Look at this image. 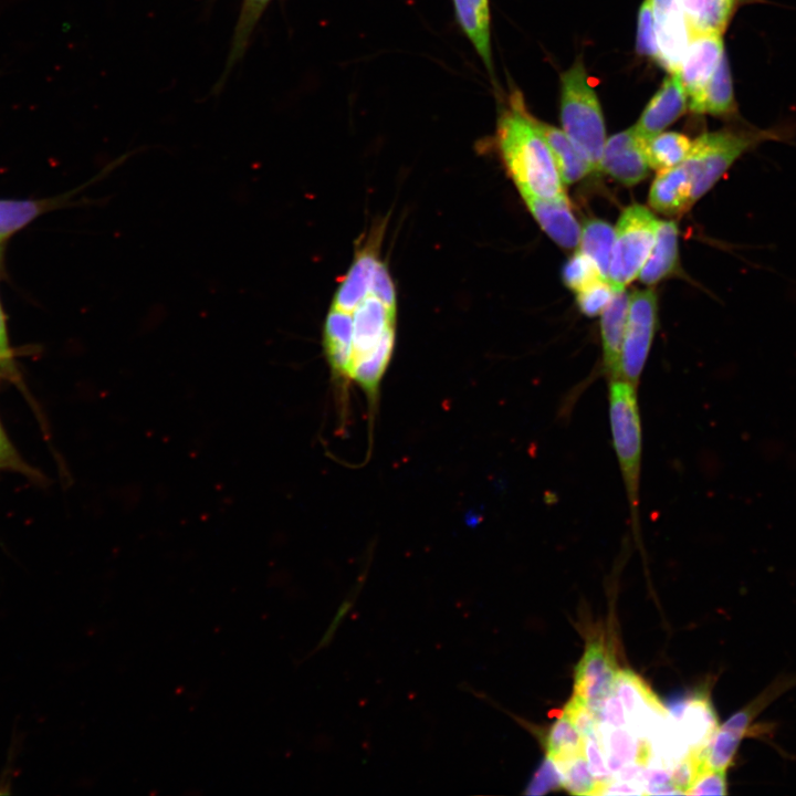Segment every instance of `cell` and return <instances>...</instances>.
Instances as JSON below:
<instances>
[{"mask_svg": "<svg viewBox=\"0 0 796 796\" xmlns=\"http://www.w3.org/2000/svg\"><path fill=\"white\" fill-rule=\"evenodd\" d=\"M270 1L271 0H243L233 33L227 70L243 55L251 33Z\"/></svg>", "mask_w": 796, "mask_h": 796, "instance_id": "26", "label": "cell"}, {"mask_svg": "<svg viewBox=\"0 0 796 796\" xmlns=\"http://www.w3.org/2000/svg\"><path fill=\"white\" fill-rule=\"evenodd\" d=\"M397 293L378 244L359 248L339 282L323 326V348L336 385L353 380L369 405L378 399L396 341Z\"/></svg>", "mask_w": 796, "mask_h": 796, "instance_id": "1", "label": "cell"}, {"mask_svg": "<svg viewBox=\"0 0 796 796\" xmlns=\"http://www.w3.org/2000/svg\"><path fill=\"white\" fill-rule=\"evenodd\" d=\"M688 94L678 73H669L633 126L637 136L647 140L663 132L688 109Z\"/></svg>", "mask_w": 796, "mask_h": 796, "instance_id": "13", "label": "cell"}, {"mask_svg": "<svg viewBox=\"0 0 796 796\" xmlns=\"http://www.w3.org/2000/svg\"><path fill=\"white\" fill-rule=\"evenodd\" d=\"M786 137L788 132L781 127L724 128L700 135L692 140L682 161L691 176L693 202L702 198L742 155L764 142Z\"/></svg>", "mask_w": 796, "mask_h": 796, "instance_id": "4", "label": "cell"}, {"mask_svg": "<svg viewBox=\"0 0 796 796\" xmlns=\"http://www.w3.org/2000/svg\"><path fill=\"white\" fill-rule=\"evenodd\" d=\"M0 381H7L27 396L29 402L32 404V398L29 396L25 389L24 381L21 378L17 363L14 360V354L10 345L9 334L7 329L6 316L0 304Z\"/></svg>", "mask_w": 796, "mask_h": 796, "instance_id": "30", "label": "cell"}, {"mask_svg": "<svg viewBox=\"0 0 796 796\" xmlns=\"http://www.w3.org/2000/svg\"><path fill=\"white\" fill-rule=\"evenodd\" d=\"M530 119L548 144L564 184H574L593 172L563 129L537 119L531 113Z\"/></svg>", "mask_w": 796, "mask_h": 796, "instance_id": "19", "label": "cell"}, {"mask_svg": "<svg viewBox=\"0 0 796 796\" xmlns=\"http://www.w3.org/2000/svg\"><path fill=\"white\" fill-rule=\"evenodd\" d=\"M460 27L493 74L489 0H453Z\"/></svg>", "mask_w": 796, "mask_h": 796, "instance_id": "20", "label": "cell"}, {"mask_svg": "<svg viewBox=\"0 0 796 796\" xmlns=\"http://www.w3.org/2000/svg\"><path fill=\"white\" fill-rule=\"evenodd\" d=\"M53 206V200L0 199V243Z\"/></svg>", "mask_w": 796, "mask_h": 796, "instance_id": "25", "label": "cell"}, {"mask_svg": "<svg viewBox=\"0 0 796 796\" xmlns=\"http://www.w3.org/2000/svg\"><path fill=\"white\" fill-rule=\"evenodd\" d=\"M649 203L667 217H680L690 209L694 203L692 180L683 163L658 171L649 191Z\"/></svg>", "mask_w": 796, "mask_h": 796, "instance_id": "15", "label": "cell"}, {"mask_svg": "<svg viewBox=\"0 0 796 796\" xmlns=\"http://www.w3.org/2000/svg\"><path fill=\"white\" fill-rule=\"evenodd\" d=\"M692 140L680 133L661 132L642 140L648 165L658 171L680 165L687 157Z\"/></svg>", "mask_w": 796, "mask_h": 796, "instance_id": "23", "label": "cell"}, {"mask_svg": "<svg viewBox=\"0 0 796 796\" xmlns=\"http://www.w3.org/2000/svg\"><path fill=\"white\" fill-rule=\"evenodd\" d=\"M562 786L575 795H601L605 784L590 773L585 754H580L561 767Z\"/></svg>", "mask_w": 796, "mask_h": 796, "instance_id": "27", "label": "cell"}, {"mask_svg": "<svg viewBox=\"0 0 796 796\" xmlns=\"http://www.w3.org/2000/svg\"><path fill=\"white\" fill-rule=\"evenodd\" d=\"M649 168L642 140L637 136L633 126L606 140L600 170L619 184H639L647 177Z\"/></svg>", "mask_w": 796, "mask_h": 796, "instance_id": "12", "label": "cell"}, {"mask_svg": "<svg viewBox=\"0 0 796 796\" xmlns=\"http://www.w3.org/2000/svg\"><path fill=\"white\" fill-rule=\"evenodd\" d=\"M687 795H724L726 794L725 772L703 767L691 787L687 790Z\"/></svg>", "mask_w": 796, "mask_h": 796, "instance_id": "36", "label": "cell"}, {"mask_svg": "<svg viewBox=\"0 0 796 796\" xmlns=\"http://www.w3.org/2000/svg\"><path fill=\"white\" fill-rule=\"evenodd\" d=\"M564 714L584 737L597 735L599 726L598 716L579 696L573 695L565 705Z\"/></svg>", "mask_w": 796, "mask_h": 796, "instance_id": "33", "label": "cell"}, {"mask_svg": "<svg viewBox=\"0 0 796 796\" xmlns=\"http://www.w3.org/2000/svg\"><path fill=\"white\" fill-rule=\"evenodd\" d=\"M618 672L614 656L601 643H589L575 668L574 694L583 699L597 714L603 701L614 693Z\"/></svg>", "mask_w": 796, "mask_h": 796, "instance_id": "10", "label": "cell"}, {"mask_svg": "<svg viewBox=\"0 0 796 796\" xmlns=\"http://www.w3.org/2000/svg\"><path fill=\"white\" fill-rule=\"evenodd\" d=\"M658 302L651 290L630 294L621 349L620 378L637 386L646 365L657 327Z\"/></svg>", "mask_w": 796, "mask_h": 796, "instance_id": "7", "label": "cell"}, {"mask_svg": "<svg viewBox=\"0 0 796 796\" xmlns=\"http://www.w3.org/2000/svg\"><path fill=\"white\" fill-rule=\"evenodd\" d=\"M0 471L20 474L29 481L43 485L44 474L30 464L10 439L0 419Z\"/></svg>", "mask_w": 796, "mask_h": 796, "instance_id": "28", "label": "cell"}, {"mask_svg": "<svg viewBox=\"0 0 796 796\" xmlns=\"http://www.w3.org/2000/svg\"><path fill=\"white\" fill-rule=\"evenodd\" d=\"M724 54L723 33L700 31L691 34L678 74L692 113L695 114L699 108L704 90Z\"/></svg>", "mask_w": 796, "mask_h": 796, "instance_id": "8", "label": "cell"}, {"mask_svg": "<svg viewBox=\"0 0 796 796\" xmlns=\"http://www.w3.org/2000/svg\"><path fill=\"white\" fill-rule=\"evenodd\" d=\"M615 229L600 219L587 220L580 228L579 251L589 256L608 281Z\"/></svg>", "mask_w": 796, "mask_h": 796, "instance_id": "22", "label": "cell"}, {"mask_svg": "<svg viewBox=\"0 0 796 796\" xmlns=\"http://www.w3.org/2000/svg\"><path fill=\"white\" fill-rule=\"evenodd\" d=\"M742 0H706L705 31L724 33Z\"/></svg>", "mask_w": 796, "mask_h": 796, "instance_id": "35", "label": "cell"}, {"mask_svg": "<svg viewBox=\"0 0 796 796\" xmlns=\"http://www.w3.org/2000/svg\"><path fill=\"white\" fill-rule=\"evenodd\" d=\"M658 220L646 207L632 205L624 210L615 228L608 282L620 292L633 281L648 259L656 240Z\"/></svg>", "mask_w": 796, "mask_h": 796, "instance_id": "6", "label": "cell"}, {"mask_svg": "<svg viewBox=\"0 0 796 796\" xmlns=\"http://www.w3.org/2000/svg\"><path fill=\"white\" fill-rule=\"evenodd\" d=\"M546 746L547 756L561 767L574 757L585 754V737L563 714L551 727Z\"/></svg>", "mask_w": 796, "mask_h": 796, "instance_id": "24", "label": "cell"}, {"mask_svg": "<svg viewBox=\"0 0 796 796\" xmlns=\"http://www.w3.org/2000/svg\"><path fill=\"white\" fill-rule=\"evenodd\" d=\"M684 14L690 35L705 31L706 0H678Z\"/></svg>", "mask_w": 796, "mask_h": 796, "instance_id": "38", "label": "cell"}, {"mask_svg": "<svg viewBox=\"0 0 796 796\" xmlns=\"http://www.w3.org/2000/svg\"><path fill=\"white\" fill-rule=\"evenodd\" d=\"M0 262H1V253H0Z\"/></svg>", "mask_w": 796, "mask_h": 796, "instance_id": "41", "label": "cell"}, {"mask_svg": "<svg viewBox=\"0 0 796 796\" xmlns=\"http://www.w3.org/2000/svg\"><path fill=\"white\" fill-rule=\"evenodd\" d=\"M658 63L669 73H679L690 31L678 0H651Z\"/></svg>", "mask_w": 796, "mask_h": 796, "instance_id": "11", "label": "cell"}, {"mask_svg": "<svg viewBox=\"0 0 796 796\" xmlns=\"http://www.w3.org/2000/svg\"><path fill=\"white\" fill-rule=\"evenodd\" d=\"M695 114H708L724 118L737 115L731 69L726 54L722 56L709 81Z\"/></svg>", "mask_w": 796, "mask_h": 796, "instance_id": "21", "label": "cell"}, {"mask_svg": "<svg viewBox=\"0 0 796 796\" xmlns=\"http://www.w3.org/2000/svg\"><path fill=\"white\" fill-rule=\"evenodd\" d=\"M603 279L594 261L580 252H575L563 269V280L567 287L578 292Z\"/></svg>", "mask_w": 796, "mask_h": 796, "instance_id": "29", "label": "cell"}, {"mask_svg": "<svg viewBox=\"0 0 796 796\" xmlns=\"http://www.w3.org/2000/svg\"><path fill=\"white\" fill-rule=\"evenodd\" d=\"M559 111L563 132L593 172H600L605 122L598 96L579 57L561 75Z\"/></svg>", "mask_w": 796, "mask_h": 796, "instance_id": "3", "label": "cell"}, {"mask_svg": "<svg viewBox=\"0 0 796 796\" xmlns=\"http://www.w3.org/2000/svg\"><path fill=\"white\" fill-rule=\"evenodd\" d=\"M678 722L689 750H703L719 726L713 705L704 693L684 700Z\"/></svg>", "mask_w": 796, "mask_h": 796, "instance_id": "18", "label": "cell"}, {"mask_svg": "<svg viewBox=\"0 0 796 796\" xmlns=\"http://www.w3.org/2000/svg\"><path fill=\"white\" fill-rule=\"evenodd\" d=\"M629 301L630 294L625 290L616 292L609 305L601 313L603 366L609 380L620 378L621 349Z\"/></svg>", "mask_w": 796, "mask_h": 796, "instance_id": "16", "label": "cell"}, {"mask_svg": "<svg viewBox=\"0 0 796 796\" xmlns=\"http://www.w3.org/2000/svg\"><path fill=\"white\" fill-rule=\"evenodd\" d=\"M495 144L521 196L567 200L554 155L530 119L520 93H513L498 118Z\"/></svg>", "mask_w": 796, "mask_h": 796, "instance_id": "2", "label": "cell"}, {"mask_svg": "<svg viewBox=\"0 0 796 796\" xmlns=\"http://www.w3.org/2000/svg\"><path fill=\"white\" fill-rule=\"evenodd\" d=\"M598 720L600 724H605L610 727L627 726L624 706L615 692L603 701L598 711Z\"/></svg>", "mask_w": 796, "mask_h": 796, "instance_id": "39", "label": "cell"}, {"mask_svg": "<svg viewBox=\"0 0 796 796\" xmlns=\"http://www.w3.org/2000/svg\"><path fill=\"white\" fill-rule=\"evenodd\" d=\"M585 755L589 771L598 782L607 784L614 778L606 765L597 735L585 737Z\"/></svg>", "mask_w": 796, "mask_h": 796, "instance_id": "37", "label": "cell"}, {"mask_svg": "<svg viewBox=\"0 0 796 796\" xmlns=\"http://www.w3.org/2000/svg\"><path fill=\"white\" fill-rule=\"evenodd\" d=\"M531 214L542 230L559 247L576 248L580 238V226L574 217L569 200H545L533 196H521Z\"/></svg>", "mask_w": 796, "mask_h": 796, "instance_id": "14", "label": "cell"}, {"mask_svg": "<svg viewBox=\"0 0 796 796\" xmlns=\"http://www.w3.org/2000/svg\"><path fill=\"white\" fill-rule=\"evenodd\" d=\"M2 793H3V792L0 789V794H2Z\"/></svg>", "mask_w": 796, "mask_h": 796, "instance_id": "40", "label": "cell"}, {"mask_svg": "<svg viewBox=\"0 0 796 796\" xmlns=\"http://www.w3.org/2000/svg\"><path fill=\"white\" fill-rule=\"evenodd\" d=\"M636 51L639 55L659 61L651 0H643L639 9Z\"/></svg>", "mask_w": 796, "mask_h": 796, "instance_id": "32", "label": "cell"}, {"mask_svg": "<svg viewBox=\"0 0 796 796\" xmlns=\"http://www.w3.org/2000/svg\"><path fill=\"white\" fill-rule=\"evenodd\" d=\"M679 229L673 220L660 221L654 243L639 272V280L654 285L673 275L679 269Z\"/></svg>", "mask_w": 796, "mask_h": 796, "instance_id": "17", "label": "cell"}, {"mask_svg": "<svg viewBox=\"0 0 796 796\" xmlns=\"http://www.w3.org/2000/svg\"><path fill=\"white\" fill-rule=\"evenodd\" d=\"M614 692L628 718V729L637 736L653 735L668 719L667 709L646 682L630 670H618Z\"/></svg>", "mask_w": 796, "mask_h": 796, "instance_id": "9", "label": "cell"}, {"mask_svg": "<svg viewBox=\"0 0 796 796\" xmlns=\"http://www.w3.org/2000/svg\"><path fill=\"white\" fill-rule=\"evenodd\" d=\"M576 293L580 312L593 317L606 310L616 292L608 281L600 279Z\"/></svg>", "mask_w": 796, "mask_h": 796, "instance_id": "31", "label": "cell"}, {"mask_svg": "<svg viewBox=\"0 0 796 796\" xmlns=\"http://www.w3.org/2000/svg\"><path fill=\"white\" fill-rule=\"evenodd\" d=\"M636 387L624 378L610 380L609 384V420L612 444L632 515H636L638 507L642 451L641 422Z\"/></svg>", "mask_w": 796, "mask_h": 796, "instance_id": "5", "label": "cell"}, {"mask_svg": "<svg viewBox=\"0 0 796 796\" xmlns=\"http://www.w3.org/2000/svg\"><path fill=\"white\" fill-rule=\"evenodd\" d=\"M562 786V774L555 763L546 756L526 787V795H543Z\"/></svg>", "mask_w": 796, "mask_h": 796, "instance_id": "34", "label": "cell"}]
</instances>
